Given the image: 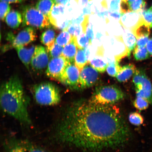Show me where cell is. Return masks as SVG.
<instances>
[{
  "mask_svg": "<svg viewBox=\"0 0 152 152\" xmlns=\"http://www.w3.org/2000/svg\"><path fill=\"white\" fill-rule=\"evenodd\" d=\"M60 142L93 152L122 147L130 132L119 108L80 100L68 106L57 127Z\"/></svg>",
  "mask_w": 152,
  "mask_h": 152,
  "instance_id": "1",
  "label": "cell"
},
{
  "mask_svg": "<svg viewBox=\"0 0 152 152\" xmlns=\"http://www.w3.org/2000/svg\"><path fill=\"white\" fill-rule=\"evenodd\" d=\"M0 104L4 113L26 125L31 124L28 112L29 99L24 92L21 82L13 76L1 85Z\"/></svg>",
  "mask_w": 152,
  "mask_h": 152,
  "instance_id": "2",
  "label": "cell"
},
{
  "mask_svg": "<svg viewBox=\"0 0 152 152\" xmlns=\"http://www.w3.org/2000/svg\"><path fill=\"white\" fill-rule=\"evenodd\" d=\"M32 92L36 102L41 105H56L61 101L59 90L52 83H42L34 85Z\"/></svg>",
  "mask_w": 152,
  "mask_h": 152,
  "instance_id": "3",
  "label": "cell"
},
{
  "mask_svg": "<svg viewBox=\"0 0 152 152\" xmlns=\"http://www.w3.org/2000/svg\"><path fill=\"white\" fill-rule=\"evenodd\" d=\"M124 96L123 91L117 86H103L96 87L90 100L96 104L108 105L122 100Z\"/></svg>",
  "mask_w": 152,
  "mask_h": 152,
  "instance_id": "4",
  "label": "cell"
},
{
  "mask_svg": "<svg viewBox=\"0 0 152 152\" xmlns=\"http://www.w3.org/2000/svg\"><path fill=\"white\" fill-rule=\"evenodd\" d=\"M22 26H30L39 29L50 27L48 17L44 15L32 6L26 5L22 9Z\"/></svg>",
  "mask_w": 152,
  "mask_h": 152,
  "instance_id": "5",
  "label": "cell"
},
{
  "mask_svg": "<svg viewBox=\"0 0 152 152\" xmlns=\"http://www.w3.org/2000/svg\"><path fill=\"white\" fill-rule=\"evenodd\" d=\"M137 96L145 99L152 106V85L142 69H137L133 78Z\"/></svg>",
  "mask_w": 152,
  "mask_h": 152,
  "instance_id": "6",
  "label": "cell"
},
{
  "mask_svg": "<svg viewBox=\"0 0 152 152\" xmlns=\"http://www.w3.org/2000/svg\"><path fill=\"white\" fill-rule=\"evenodd\" d=\"M7 38L11 43V46L16 48L24 46L35 41L37 35L34 28L28 27L19 32L16 36H14L11 33H9Z\"/></svg>",
  "mask_w": 152,
  "mask_h": 152,
  "instance_id": "7",
  "label": "cell"
},
{
  "mask_svg": "<svg viewBox=\"0 0 152 152\" xmlns=\"http://www.w3.org/2000/svg\"><path fill=\"white\" fill-rule=\"evenodd\" d=\"M80 71L75 62H70L64 70L59 81L70 88L79 89Z\"/></svg>",
  "mask_w": 152,
  "mask_h": 152,
  "instance_id": "8",
  "label": "cell"
},
{
  "mask_svg": "<svg viewBox=\"0 0 152 152\" xmlns=\"http://www.w3.org/2000/svg\"><path fill=\"white\" fill-rule=\"evenodd\" d=\"M70 62L63 56L52 58L49 62L46 71L50 78L60 81L66 66Z\"/></svg>",
  "mask_w": 152,
  "mask_h": 152,
  "instance_id": "9",
  "label": "cell"
},
{
  "mask_svg": "<svg viewBox=\"0 0 152 152\" xmlns=\"http://www.w3.org/2000/svg\"><path fill=\"white\" fill-rule=\"evenodd\" d=\"M98 71L88 63L81 69L79 80V88L85 89L92 87L99 79Z\"/></svg>",
  "mask_w": 152,
  "mask_h": 152,
  "instance_id": "10",
  "label": "cell"
},
{
  "mask_svg": "<svg viewBox=\"0 0 152 152\" xmlns=\"http://www.w3.org/2000/svg\"><path fill=\"white\" fill-rule=\"evenodd\" d=\"M47 49L42 46H36L35 53L31 61L32 68L35 71H43L49 63V58Z\"/></svg>",
  "mask_w": 152,
  "mask_h": 152,
  "instance_id": "11",
  "label": "cell"
},
{
  "mask_svg": "<svg viewBox=\"0 0 152 152\" xmlns=\"http://www.w3.org/2000/svg\"><path fill=\"white\" fill-rule=\"evenodd\" d=\"M121 14L119 20L120 24L125 29L129 30L132 33L142 20V12L131 11Z\"/></svg>",
  "mask_w": 152,
  "mask_h": 152,
  "instance_id": "12",
  "label": "cell"
},
{
  "mask_svg": "<svg viewBox=\"0 0 152 152\" xmlns=\"http://www.w3.org/2000/svg\"><path fill=\"white\" fill-rule=\"evenodd\" d=\"M36 46L32 45L29 48L20 47L16 48L19 58L28 69L31 63L32 58L35 53Z\"/></svg>",
  "mask_w": 152,
  "mask_h": 152,
  "instance_id": "13",
  "label": "cell"
},
{
  "mask_svg": "<svg viewBox=\"0 0 152 152\" xmlns=\"http://www.w3.org/2000/svg\"><path fill=\"white\" fill-rule=\"evenodd\" d=\"M137 69L133 64H129L121 67L116 77L119 82H125L134 75Z\"/></svg>",
  "mask_w": 152,
  "mask_h": 152,
  "instance_id": "14",
  "label": "cell"
},
{
  "mask_svg": "<svg viewBox=\"0 0 152 152\" xmlns=\"http://www.w3.org/2000/svg\"><path fill=\"white\" fill-rule=\"evenodd\" d=\"M5 20L9 27L15 29L18 28L22 22V15L18 11L12 10L7 14Z\"/></svg>",
  "mask_w": 152,
  "mask_h": 152,
  "instance_id": "15",
  "label": "cell"
},
{
  "mask_svg": "<svg viewBox=\"0 0 152 152\" xmlns=\"http://www.w3.org/2000/svg\"><path fill=\"white\" fill-rule=\"evenodd\" d=\"M78 48L73 37L72 41L64 46L62 56L70 62H75V56Z\"/></svg>",
  "mask_w": 152,
  "mask_h": 152,
  "instance_id": "16",
  "label": "cell"
},
{
  "mask_svg": "<svg viewBox=\"0 0 152 152\" xmlns=\"http://www.w3.org/2000/svg\"><path fill=\"white\" fill-rule=\"evenodd\" d=\"M56 33L52 28H48L42 34L40 37L41 42L45 45L47 50H49L55 42Z\"/></svg>",
  "mask_w": 152,
  "mask_h": 152,
  "instance_id": "17",
  "label": "cell"
},
{
  "mask_svg": "<svg viewBox=\"0 0 152 152\" xmlns=\"http://www.w3.org/2000/svg\"><path fill=\"white\" fill-rule=\"evenodd\" d=\"M55 4L54 0H39L35 7L44 15L48 17Z\"/></svg>",
  "mask_w": 152,
  "mask_h": 152,
  "instance_id": "18",
  "label": "cell"
},
{
  "mask_svg": "<svg viewBox=\"0 0 152 152\" xmlns=\"http://www.w3.org/2000/svg\"><path fill=\"white\" fill-rule=\"evenodd\" d=\"M125 32L123 36V40L129 50L130 56L132 51L134 50L136 46V37L134 34L129 30Z\"/></svg>",
  "mask_w": 152,
  "mask_h": 152,
  "instance_id": "19",
  "label": "cell"
},
{
  "mask_svg": "<svg viewBox=\"0 0 152 152\" xmlns=\"http://www.w3.org/2000/svg\"><path fill=\"white\" fill-rule=\"evenodd\" d=\"M75 0H71L65 6V14L69 20L77 18L79 16V10L76 4Z\"/></svg>",
  "mask_w": 152,
  "mask_h": 152,
  "instance_id": "20",
  "label": "cell"
},
{
  "mask_svg": "<svg viewBox=\"0 0 152 152\" xmlns=\"http://www.w3.org/2000/svg\"><path fill=\"white\" fill-rule=\"evenodd\" d=\"M151 28L144 21L143 19L134 28L132 33L136 36L137 39L142 37L149 36Z\"/></svg>",
  "mask_w": 152,
  "mask_h": 152,
  "instance_id": "21",
  "label": "cell"
},
{
  "mask_svg": "<svg viewBox=\"0 0 152 152\" xmlns=\"http://www.w3.org/2000/svg\"><path fill=\"white\" fill-rule=\"evenodd\" d=\"M65 6L61 4H55L48 16L51 23L53 21L65 16Z\"/></svg>",
  "mask_w": 152,
  "mask_h": 152,
  "instance_id": "22",
  "label": "cell"
},
{
  "mask_svg": "<svg viewBox=\"0 0 152 152\" xmlns=\"http://www.w3.org/2000/svg\"><path fill=\"white\" fill-rule=\"evenodd\" d=\"M100 57H95L92 59L88 61V63L98 72L100 73H104L107 69L109 64Z\"/></svg>",
  "mask_w": 152,
  "mask_h": 152,
  "instance_id": "23",
  "label": "cell"
},
{
  "mask_svg": "<svg viewBox=\"0 0 152 152\" xmlns=\"http://www.w3.org/2000/svg\"><path fill=\"white\" fill-rule=\"evenodd\" d=\"M84 49H78L75 58V64L81 71L84 66L88 63Z\"/></svg>",
  "mask_w": 152,
  "mask_h": 152,
  "instance_id": "24",
  "label": "cell"
},
{
  "mask_svg": "<svg viewBox=\"0 0 152 152\" xmlns=\"http://www.w3.org/2000/svg\"><path fill=\"white\" fill-rule=\"evenodd\" d=\"M73 38V37L67 30H64L57 36L55 42L63 47L71 42Z\"/></svg>",
  "mask_w": 152,
  "mask_h": 152,
  "instance_id": "25",
  "label": "cell"
},
{
  "mask_svg": "<svg viewBox=\"0 0 152 152\" xmlns=\"http://www.w3.org/2000/svg\"><path fill=\"white\" fill-rule=\"evenodd\" d=\"M150 54L145 47L136 46L133 51V55L137 61H142L149 58Z\"/></svg>",
  "mask_w": 152,
  "mask_h": 152,
  "instance_id": "26",
  "label": "cell"
},
{
  "mask_svg": "<svg viewBox=\"0 0 152 152\" xmlns=\"http://www.w3.org/2000/svg\"><path fill=\"white\" fill-rule=\"evenodd\" d=\"M71 20H69L66 16L56 19L51 23V24L58 29L65 30L71 24Z\"/></svg>",
  "mask_w": 152,
  "mask_h": 152,
  "instance_id": "27",
  "label": "cell"
},
{
  "mask_svg": "<svg viewBox=\"0 0 152 152\" xmlns=\"http://www.w3.org/2000/svg\"><path fill=\"white\" fill-rule=\"evenodd\" d=\"M74 38L78 49H84L91 45L90 40L85 33H83Z\"/></svg>",
  "mask_w": 152,
  "mask_h": 152,
  "instance_id": "28",
  "label": "cell"
},
{
  "mask_svg": "<svg viewBox=\"0 0 152 152\" xmlns=\"http://www.w3.org/2000/svg\"><path fill=\"white\" fill-rule=\"evenodd\" d=\"M128 119L129 122L136 126H140L144 122L143 116L138 112H132L130 113Z\"/></svg>",
  "mask_w": 152,
  "mask_h": 152,
  "instance_id": "29",
  "label": "cell"
},
{
  "mask_svg": "<svg viewBox=\"0 0 152 152\" xmlns=\"http://www.w3.org/2000/svg\"><path fill=\"white\" fill-rule=\"evenodd\" d=\"M25 152H49L26 141L20 142Z\"/></svg>",
  "mask_w": 152,
  "mask_h": 152,
  "instance_id": "30",
  "label": "cell"
},
{
  "mask_svg": "<svg viewBox=\"0 0 152 152\" xmlns=\"http://www.w3.org/2000/svg\"><path fill=\"white\" fill-rule=\"evenodd\" d=\"M149 102L145 99L137 96L133 102V104L137 109L143 111L147 109L149 106Z\"/></svg>",
  "mask_w": 152,
  "mask_h": 152,
  "instance_id": "31",
  "label": "cell"
},
{
  "mask_svg": "<svg viewBox=\"0 0 152 152\" xmlns=\"http://www.w3.org/2000/svg\"><path fill=\"white\" fill-rule=\"evenodd\" d=\"M63 47L55 42L49 50H47L51 58H58L62 56Z\"/></svg>",
  "mask_w": 152,
  "mask_h": 152,
  "instance_id": "32",
  "label": "cell"
},
{
  "mask_svg": "<svg viewBox=\"0 0 152 152\" xmlns=\"http://www.w3.org/2000/svg\"><path fill=\"white\" fill-rule=\"evenodd\" d=\"M121 68L118 62L115 61L109 63L106 70L108 75L111 77H116Z\"/></svg>",
  "mask_w": 152,
  "mask_h": 152,
  "instance_id": "33",
  "label": "cell"
},
{
  "mask_svg": "<svg viewBox=\"0 0 152 152\" xmlns=\"http://www.w3.org/2000/svg\"><path fill=\"white\" fill-rule=\"evenodd\" d=\"M66 30H67L73 37H77L83 33L81 25L71 24Z\"/></svg>",
  "mask_w": 152,
  "mask_h": 152,
  "instance_id": "34",
  "label": "cell"
},
{
  "mask_svg": "<svg viewBox=\"0 0 152 152\" xmlns=\"http://www.w3.org/2000/svg\"><path fill=\"white\" fill-rule=\"evenodd\" d=\"M146 5L145 0H136L130 4L132 11L136 12H142L144 10Z\"/></svg>",
  "mask_w": 152,
  "mask_h": 152,
  "instance_id": "35",
  "label": "cell"
},
{
  "mask_svg": "<svg viewBox=\"0 0 152 152\" xmlns=\"http://www.w3.org/2000/svg\"><path fill=\"white\" fill-rule=\"evenodd\" d=\"M11 7L9 3L1 1L0 4V17L1 20H4L10 12Z\"/></svg>",
  "mask_w": 152,
  "mask_h": 152,
  "instance_id": "36",
  "label": "cell"
},
{
  "mask_svg": "<svg viewBox=\"0 0 152 152\" xmlns=\"http://www.w3.org/2000/svg\"><path fill=\"white\" fill-rule=\"evenodd\" d=\"M142 19L150 27L152 28V9L149 8L144 10L142 12Z\"/></svg>",
  "mask_w": 152,
  "mask_h": 152,
  "instance_id": "37",
  "label": "cell"
},
{
  "mask_svg": "<svg viewBox=\"0 0 152 152\" xmlns=\"http://www.w3.org/2000/svg\"><path fill=\"white\" fill-rule=\"evenodd\" d=\"M121 0H109L108 1V9L110 12H120Z\"/></svg>",
  "mask_w": 152,
  "mask_h": 152,
  "instance_id": "38",
  "label": "cell"
},
{
  "mask_svg": "<svg viewBox=\"0 0 152 152\" xmlns=\"http://www.w3.org/2000/svg\"><path fill=\"white\" fill-rule=\"evenodd\" d=\"M8 152H25L20 142H13L9 148Z\"/></svg>",
  "mask_w": 152,
  "mask_h": 152,
  "instance_id": "39",
  "label": "cell"
},
{
  "mask_svg": "<svg viewBox=\"0 0 152 152\" xmlns=\"http://www.w3.org/2000/svg\"><path fill=\"white\" fill-rule=\"evenodd\" d=\"M130 4L127 2L121 0L120 4V12L121 14H125V13L131 12Z\"/></svg>",
  "mask_w": 152,
  "mask_h": 152,
  "instance_id": "40",
  "label": "cell"
},
{
  "mask_svg": "<svg viewBox=\"0 0 152 152\" xmlns=\"http://www.w3.org/2000/svg\"><path fill=\"white\" fill-rule=\"evenodd\" d=\"M86 34L89 38L91 45L92 43L94 37V31H93V25L92 24L90 23L88 24L86 28Z\"/></svg>",
  "mask_w": 152,
  "mask_h": 152,
  "instance_id": "41",
  "label": "cell"
},
{
  "mask_svg": "<svg viewBox=\"0 0 152 152\" xmlns=\"http://www.w3.org/2000/svg\"><path fill=\"white\" fill-rule=\"evenodd\" d=\"M149 40V36L138 38L137 41L136 46L139 47H145Z\"/></svg>",
  "mask_w": 152,
  "mask_h": 152,
  "instance_id": "42",
  "label": "cell"
},
{
  "mask_svg": "<svg viewBox=\"0 0 152 152\" xmlns=\"http://www.w3.org/2000/svg\"><path fill=\"white\" fill-rule=\"evenodd\" d=\"M121 15L122 14L120 12H113L109 11V13H108V15L112 20L115 21H119V22L121 18Z\"/></svg>",
  "mask_w": 152,
  "mask_h": 152,
  "instance_id": "43",
  "label": "cell"
},
{
  "mask_svg": "<svg viewBox=\"0 0 152 152\" xmlns=\"http://www.w3.org/2000/svg\"><path fill=\"white\" fill-rule=\"evenodd\" d=\"M92 0H78L77 3L80 8L81 9L87 7L89 3Z\"/></svg>",
  "mask_w": 152,
  "mask_h": 152,
  "instance_id": "44",
  "label": "cell"
},
{
  "mask_svg": "<svg viewBox=\"0 0 152 152\" xmlns=\"http://www.w3.org/2000/svg\"><path fill=\"white\" fill-rule=\"evenodd\" d=\"M94 3L99 4L105 9H108V1L107 0H92Z\"/></svg>",
  "mask_w": 152,
  "mask_h": 152,
  "instance_id": "45",
  "label": "cell"
},
{
  "mask_svg": "<svg viewBox=\"0 0 152 152\" xmlns=\"http://www.w3.org/2000/svg\"><path fill=\"white\" fill-rule=\"evenodd\" d=\"M71 0H54L55 4H61L66 6Z\"/></svg>",
  "mask_w": 152,
  "mask_h": 152,
  "instance_id": "46",
  "label": "cell"
},
{
  "mask_svg": "<svg viewBox=\"0 0 152 152\" xmlns=\"http://www.w3.org/2000/svg\"><path fill=\"white\" fill-rule=\"evenodd\" d=\"M147 48L150 55L152 56V37L149 39L147 44Z\"/></svg>",
  "mask_w": 152,
  "mask_h": 152,
  "instance_id": "47",
  "label": "cell"
},
{
  "mask_svg": "<svg viewBox=\"0 0 152 152\" xmlns=\"http://www.w3.org/2000/svg\"><path fill=\"white\" fill-rule=\"evenodd\" d=\"M24 1V0H1V1H5L8 3H21Z\"/></svg>",
  "mask_w": 152,
  "mask_h": 152,
  "instance_id": "48",
  "label": "cell"
},
{
  "mask_svg": "<svg viewBox=\"0 0 152 152\" xmlns=\"http://www.w3.org/2000/svg\"><path fill=\"white\" fill-rule=\"evenodd\" d=\"M123 1H126L129 4H131L134 2L136 1V0H123Z\"/></svg>",
  "mask_w": 152,
  "mask_h": 152,
  "instance_id": "49",
  "label": "cell"
},
{
  "mask_svg": "<svg viewBox=\"0 0 152 152\" xmlns=\"http://www.w3.org/2000/svg\"><path fill=\"white\" fill-rule=\"evenodd\" d=\"M75 1L76 2H77H77L78 1V0H75Z\"/></svg>",
  "mask_w": 152,
  "mask_h": 152,
  "instance_id": "50",
  "label": "cell"
},
{
  "mask_svg": "<svg viewBox=\"0 0 152 152\" xmlns=\"http://www.w3.org/2000/svg\"><path fill=\"white\" fill-rule=\"evenodd\" d=\"M151 7L152 9V7Z\"/></svg>",
  "mask_w": 152,
  "mask_h": 152,
  "instance_id": "51",
  "label": "cell"
},
{
  "mask_svg": "<svg viewBox=\"0 0 152 152\" xmlns=\"http://www.w3.org/2000/svg\"><path fill=\"white\" fill-rule=\"evenodd\" d=\"M107 1H109V0H107Z\"/></svg>",
  "mask_w": 152,
  "mask_h": 152,
  "instance_id": "52",
  "label": "cell"
}]
</instances>
